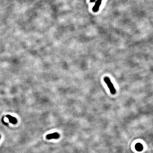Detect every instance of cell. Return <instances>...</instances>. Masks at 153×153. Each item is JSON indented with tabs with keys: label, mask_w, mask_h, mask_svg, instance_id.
Here are the masks:
<instances>
[{
	"label": "cell",
	"mask_w": 153,
	"mask_h": 153,
	"mask_svg": "<svg viewBox=\"0 0 153 153\" xmlns=\"http://www.w3.org/2000/svg\"><path fill=\"white\" fill-rule=\"evenodd\" d=\"M104 81L105 82V83L106 84L108 87L109 88L111 93L113 95L115 94L116 93V89H115V88L114 87L113 83H112L109 78L107 76H105L104 78Z\"/></svg>",
	"instance_id": "cell-1"
},
{
	"label": "cell",
	"mask_w": 153,
	"mask_h": 153,
	"mask_svg": "<svg viewBox=\"0 0 153 153\" xmlns=\"http://www.w3.org/2000/svg\"><path fill=\"white\" fill-rule=\"evenodd\" d=\"M59 137H60V134L57 132H54L53 133H50L47 135L46 136V138L47 140L58 139Z\"/></svg>",
	"instance_id": "cell-2"
},
{
	"label": "cell",
	"mask_w": 153,
	"mask_h": 153,
	"mask_svg": "<svg viewBox=\"0 0 153 153\" xmlns=\"http://www.w3.org/2000/svg\"><path fill=\"white\" fill-rule=\"evenodd\" d=\"M7 118L9 119V122L13 124H16L17 123V120L16 118L12 117L10 115H7L6 116Z\"/></svg>",
	"instance_id": "cell-3"
},
{
	"label": "cell",
	"mask_w": 153,
	"mask_h": 153,
	"mask_svg": "<svg viewBox=\"0 0 153 153\" xmlns=\"http://www.w3.org/2000/svg\"><path fill=\"white\" fill-rule=\"evenodd\" d=\"M102 0H97V1L96 3V4H95L94 7L93 8V10L94 12H97L98 11V9H99V7L101 5V3Z\"/></svg>",
	"instance_id": "cell-4"
},
{
	"label": "cell",
	"mask_w": 153,
	"mask_h": 153,
	"mask_svg": "<svg viewBox=\"0 0 153 153\" xmlns=\"http://www.w3.org/2000/svg\"><path fill=\"white\" fill-rule=\"evenodd\" d=\"M135 148L137 151H141L142 149V145L138 143L137 145H136Z\"/></svg>",
	"instance_id": "cell-5"
},
{
	"label": "cell",
	"mask_w": 153,
	"mask_h": 153,
	"mask_svg": "<svg viewBox=\"0 0 153 153\" xmlns=\"http://www.w3.org/2000/svg\"><path fill=\"white\" fill-rule=\"evenodd\" d=\"M95 0H90V1H91V2H94L95 1Z\"/></svg>",
	"instance_id": "cell-6"
},
{
	"label": "cell",
	"mask_w": 153,
	"mask_h": 153,
	"mask_svg": "<svg viewBox=\"0 0 153 153\" xmlns=\"http://www.w3.org/2000/svg\"><path fill=\"white\" fill-rule=\"evenodd\" d=\"M0 138H1V136H0Z\"/></svg>",
	"instance_id": "cell-7"
}]
</instances>
